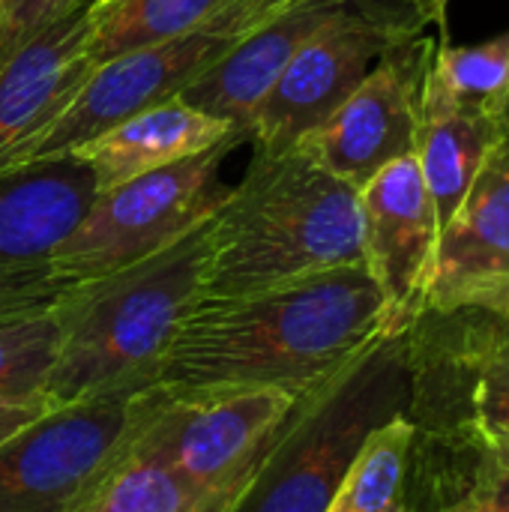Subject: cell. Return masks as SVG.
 Wrapping results in <instances>:
<instances>
[{
	"label": "cell",
	"mask_w": 509,
	"mask_h": 512,
	"mask_svg": "<svg viewBox=\"0 0 509 512\" xmlns=\"http://www.w3.org/2000/svg\"><path fill=\"white\" fill-rule=\"evenodd\" d=\"M390 333L387 297L366 264L327 270L225 303H198L156 387L171 399L279 390L303 399Z\"/></svg>",
	"instance_id": "6da1fadb"
},
{
	"label": "cell",
	"mask_w": 509,
	"mask_h": 512,
	"mask_svg": "<svg viewBox=\"0 0 509 512\" xmlns=\"http://www.w3.org/2000/svg\"><path fill=\"white\" fill-rule=\"evenodd\" d=\"M366 264L360 189L300 147L255 150L210 219L198 303H225Z\"/></svg>",
	"instance_id": "7a4b0ae2"
},
{
	"label": "cell",
	"mask_w": 509,
	"mask_h": 512,
	"mask_svg": "<svg viewBox=\"0 0 509 512\" xmlns=\"http://www.w3.org/2000/svg\"><path fill=\"white\" fill-rule=\"evenodd\" d=\"M210 219L168 249L57 300L60 351L45 384L51 405L156 387L171 342L198 306Z\"/></svg>",
	"instance_id": "3957f363"
},
{
	"label": "cell",
	"mask_w": 509,
	"mask_h": 512,
	"mask_svg": "<svg viewBox=\"0 0 509 512\" xmlns=\"http://www.w3.org/2000/svg\"><path fill=\"white\" fill-rule=\"evenodd\" d=\"M411 468L468 462L483 486L509 471V333L483 309L423 312L408 330Z\"/></svg>",
	"instance_id": "277c9868"
},
{
	"label": "cell",
	"mask_w": 509,
	"mask_h": 512,
	"mask_svg": "<svg viewBox=\"0 0 509 512\" xmlns=\"http://www.w3.org/2000/svg\"><path fill=\"white\" fill-rule=\"evenodd\" d=\"M408 336H384L297 399L255 480L231 512H324L366 438L405 414Z\"/></svg>",
	"instance_id": "5b68a950"
},
{
	"label": "cell",
	"mask_w": 509,
	"mask_h": 512,
	"mask_svg": "<svg viewBox=\"0 0 509 512\" xmlns=\"http://www.w3.org/2000/svg\"><path fill=\"white\" fill-rule=\"evenodd\" d=\"M162 387L54 405L0 444V512H84L165 405Z\"/></svg>",
	"instance_id": "8992f818"
},
{
	"label": "cell",
	"mask_w": 509,
	"mask_h": 512,
	"mask_svg": "<svg viewBox=\"0 0 509 512\" xmlns=\"http://www.w3.org/2000/svg\"><path fill=\"white\" fill-rule=\"evenodd\" d=\"M240 141L228 138L198 156L99 192L54 258L57 282L69 291L81 282L102 279L168 249L204 225L231 192L219 180V168Z\"/></svg>",
	"instance_id": "52a82bcc"
},
{
	"label": "cell",
	"mask_w": 509,
	"mask_h": 512,
	"mask_svg": "<svg viewBox=\"0 0 509 512\" xmlns=\"http://www.w3.org/2000/svg\"><path fill=\"white\" fill-rule=\"evenodd\" d=\"M435 15L414 0H348L288 60L258 105L249 138L255 150L300 147L399 42L426 30ZM438 24V21H435Z\"/></svg>",
	"instance_id": "ba28073f"
},
{
	"label": "cell",
	"mask_w": 509,
	"mask_h": 512,
	"mask_svg": "<svg viewBox=\"0 0 509 512\" xmlns=\"http://www.w3.org/2000/svg\"><path fill=\"white\" fill-rule=\"evenodd\" d=\"M297 399L279 390H246L198 399H165L129 456L156 462L198 495L231 507L255 480Z\"/></svg>",
	"instance_id": "9c48e42d"
},
{
	"label": "cell",
	"mask_w": 509,
	"mask_h": 512,
	"mask_svg": "<svg viewBox=\"0 0 509 512\" xmlns=\"http://www.w3.org/2000/svg\"><path fill=\"white\" fill-rule=\"evenodd\" d=\"M96 195V174L75 156L0 171V324L48 312L66 294L54 258Z\"/></svg>",
	"instance_id": "30bf717a"
},
{
	"label": "cell",
	"mask_w": 509,
	"mask_h": 512,
	"mask_svg": "<svg viewBox=\"0 0 509 512\" xmlns=\"http://www.w3.org/2000/svg\"><path fill=\"white\" fill-rule=\"evenodd\" d=\"M234 42H240V36L207 24L171 42L135 48L93 66L69 105L42 132H36L6 168L69 156L123 120L183 96V90L198 81Z\"/></svg>",
	"instance_id": "8fae6325"
},
{
	"label": "cell",
	"mask_w": 509,
	"mask_h": 512,
	"mask_svg": "<svg viewBox=\"0 0 509 512\" xmlns=\"http://www.w3.org/2000/svg\"><path fill=\"white\" fill-rule=\"evenodd\" d=\"M432 54L435 39L426 33L390 48L300 150L354 189H363L390 162L414 156Z\"/></svg>",
	"instance_id": "7c38bea8"
},
{
	"label": "cell",
	"mask_w": 509,
	"mask_h": 512,
	"mask_svg": "<svg viewBox=\"0 0 509 512\" xmlns=\"http://www.w3.org/2000/svg\"><path fill=\"white\" fill-rule=\"evenodd\" d=\"M366 267L387 297L390 333H405L423 312L438 255V213L417 156L381 168L360 189Z\"/></svg>",
	"instance_id": "4fadbf2b"
},
{
	"label": "cell",
	"mask_w": 509,
	"mask_h": 512,
	"mask_svg": "<svg viewBox=\"0 0 509 512\" xmlns=\"http://www.w3.org/2000/svg\"><path fill=\"white\" fill-rule=\"evenodd\" d=\"M509 288V144L441 228L426 312L483 306Z\"/></svg>",
	"instance_id": "5bb4252c"
},
{
	"label": "cell",
	"mask_w": 509,
	"mask_h": 512,
	"mask_svg": "<svg viewBox=\"0 0 509 512\" xmlns=\"http://www.w3.org/2000/svg\"><path fill=\"white\" fill-rule=\"evenodd\" d=\"M96 0H87L30 36L0 63V171L42 132L90 75L87 42Z\"/></svg>",
	"instance_id": "9a60e30c"
},
{
	"label": "cell",
	"mask_w": 509,
	"mask_h": 512,
	"mask_svg": "<svg viewBox=\"0 0 509 512\" xmlns=\"http://www.w3.org/2000/svg\"><path fill=\"white\" fill-rule=\"evenodd\" d=\"M348 0H297L264 27L234 42L198 81L183 90V99L198 111L231 123L249 138L252 117L297 48Z\"/></svg>",
	"instance_id": "2e32d148"
},
{
	"label": "cell",
	"mask_w": 509,
	"mask_h": 512,
	"mask_svg": "<svg viewBox=\"0 0 509 512\" xmlns=\"http://www.w3.org/2000/svg\"><path fill=\"white\" fill-rule=\"evenodd\" d=\"M228 138L246 135L231 123L198 111L183 96H174L102 132L99 138L81 144L69 156L90 165L99 192H105L138 174L198 156Z\"/></svg>",
	"instance_id": "e0dca14e"
},
{
	"label": "cell",
	"mask_w": 509,
	"mask_h": 512,
	"mask_svg": "<svg viewBox=\"0 0 509 512\" xmlns=\"http://www.w3.org/2000/svg\"><path fill=\"white\" fill-rule=\"evenodd\" d=\"M509 144V114H471L423 93L417 165L444 228L489 159Z\"/></svg>",
	"instance_id": "ac0fdd59"
},
{
	"label": "cell",
	"mask_w": 509,
	"mask_h": 512,
	"mask_svg": "<svg viewBox=\"0 0 509 512\" xmlns=\"http://www.w3.org/2000/svg\"><path fill=\"white\" fill-rule=\"evenodd\" d=\"M228 0H108L96 3L87 60L93 66L207 27Z\"/></svg>",
	"instance_id": "d6986e66"
},
{
	"label": "cell",
	"mask_w": 509,
	"mask_h": 512,
	"mask_svg": "<svg viewBox=\"0 0 509 512\" xmlns=\"http://www.w3.org/2000/svg\"><path fill=\"white\" fill-rule=\"evenodd\" d=\"M414 450V423L399 414L378 426L324 512H411L408 474Z\"/></svg>",
	"instance_id": "ffe728a7"
},
{
	"label": "cell",
	"mask_w": 509,
	"mask_h": 512,
	"mask_svg": "<svg viewBox=\"0 0 509 512\" xmlns=\"http://www.w3.org/2000/svg\"><path fill=\"white\" fill-rule=\"evenodd\" d=\"M423 93L471 114H509V30L477 45H435Z\"/></svg>",
	"instance_id": "44dd1931"
},
{
	"label": "cell",
	"mask_w": 509,
	"mask_h": 512,
	"mask_svg": "<svg viewBox=\"0 0 509 512\" xmlns=\"http://www.w3.org/2000/svg\"><path fill=\"white\" fill-rule=\"evenodd\" d=\"M57 351V309L0 324V402L42 399Z\"/></svg>",
	"instance_id": "7402d4cb"
},
{
	"label": "cell",
	"mask_w": 509,
	"mask_h": 512,
	"mask_svg": "<svg viewBox=\"0 0 509 512\" xmlns=\"http://www.w3.org/2000/svg\"><path fill=\"white\" fill-rule=\"evenodd\" d=\"M84 512H228L156 462L126 456Z\"/></svg>",
	"instance_id": "603a6c76"
},
{
	"label": "cell",
	"mask_w": 509,
	"mask_h": 512,
	"mask_svg": "<svg viewBox=\"0 0 509 512\" xmlns=\"http://www.w3.org/2000/svg\"><path fill=\"white\" fill-rule=\"evenodd\" d=\"M81 3L87 0H0V63Z\"/></svg>",
	"instance_id": "cb8c5ba5"
},
{
	"label": "cell",
	"mask_w": 509,
	"mask_h": 512,
	"mask_svg": "<svg viewBox=\"0 0 509 512\" xmlns=\"http://www.w3.org/2000/svg\"><path fill=\"white\" fill-rule=\"evenodd\" d=\"M291 3H297V0H228L225 9L210 21V27L228 30L243 39L246 33L264 27L270 18L285 12Z\"/></svg>",
	"instance_id": "d4e9b609"
},
{
	"label": "cell",
	"mask_w": 509,
	"mask_h": 512,
	"mask_svg": "<svg viewBox=\"0 0 509 512\" xmlns=\"http://www.w3.org/2000/svg\"><path fill=\"white\" fill-rule=\"evenodd\" d=\"M48 408H54L45 396L42 399H24V402H0V444L15 435L18 429H24L27 423H33L36 417H42Z\"/></svg>",
	"instance_id": "484cf974"
},
{
	"label": "cell",
	"mask_w": 509,
	"mask_h": 512,
	"mask_svg": "<svg viewBox=\"0 0 509 512\" xmlns=\"http://www.w3.org/2000/svg\"><path fill=\"white\" fill-rule=\"evenodd\" d=\"M480 489L486 492L489 512H509V471L489 477Z\"/></svg>",
	"instance_id": "4316f807"
},
{
	"label": "cell",
	"mask_w": 509,
	"mask_h": 512,
	"mask_svg": "<svg viewBox=\"0 0 509 512\" xmlns=\"http://www.w3.org/2000/svg\"><path fill=\"white\" fill-rule=\"evenodd\" d=\"M435 512H489V501H486V492L477 486V489H474L471 495H465L462 501H456V504H450V507Z\"/></svg>",
	"instance_id": "83f0119b"
},
{
	"label": "cell",
	"mask_w": 509,
	"mask_h": 512,
	"mask_svg": "<svg viewBox=\"0 0 509 512\" xmlns=\"http://www.w3.org/2000/svg\"><path fill=\"white\" fill-rule=\"evenodd\" d=\"M474 309H483V312H489L504 330L509 333V288L507 291H501L498 297H492L489 303H483V306H474Z\"/></svg>",
	"instance_id": "f1b7e54d"
},
{
	"label": "cell",
	"mask_w": 509,
	"mask_h": 512,
	"mask_svg": "<svg viewBox=\"0 0 509 512\" xmlns=\"http://www.w3.org/2000/svg\"><path fill=\"white\" fill-rule=\"evenodd\" d=\"M414 3H420V6H426V9H429V12L435 15V21H438V24L444 27V18H441V12H438V0H414Z\"/></svg>",
	"instance_id": "f546056e"
},
{
	"label": "cell",
	"mask_w": 509,
	"mask_h": 512,
	"mask_svg": "<svg viewBox=\"0 0 509 512\" xmlns=\"http://www.w3.org/2000/svg\"><path fill=\"white\" fill-rule=\"evenodd\" d=\"M447 6H450V0H438V12H441L444 21H447Z\"/></svg>",
	"instance_id": "4dcf8cb0"
},
{
	"label": "cell",
	"mask_w": 509,
	"mask_h": 512,
	"mask_svg": "<svg viewBox=\"0 0 509 512\" xmlns=\"http://www.w3.org/2000/svg\"><path fill=\"white\" fill-rule=\"evenodd\" d=\"M96 3H108V0H96Z\"/></svg>",
	"instance_id": "1f68e13d"
}]
</instances>
